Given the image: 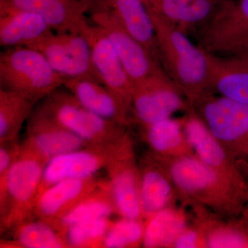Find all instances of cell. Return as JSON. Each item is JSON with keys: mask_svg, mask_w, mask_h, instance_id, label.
<instances>
[{"mask_svg": "<svg viewBox=\"0 0 248 248\" xmlns=\"http://www.w3.org/2000/svg\"><path fill=\"white\" fill-rule=\"evenodd\" d=\"M150 13L163 70L180 92L193 99L200 98L211 88L208 52L194 45L185 32L159 15Z\"/></svg>", "mask_w": 248, "mask_h": 248, "instance_id": "6da1fadb", "label": "cell"}, {"mask_svg": "<svg viewBox=\"0 0 248 248\" xmlns=\"http://www.w3.org/2000/svg\"><path fill=\"white\" fill-rule=\"evenodd\" d=\"M65 79L36 49L13 47L0 53V89L39 103L63 86Z\"/></svg>", "mask_w": 248, "mask_h": 248, "instance_id": "7a4b0ae2", "label": "cell"}, {"mask_svg": "<svg viewBox=\"0 0 248 248\" xmlns=\"http://www.w3.org/2000/svg\"><path fill=\"white\" fill-rule=\"evenodd\" d=\"M48 161L26 139L21 143L20 153L10 172L6 200L0 205L1 234L32 218L34 204Z\"/></svg>", "mask_w": 248, "mask_h": 248, "instance_id": "3957f363", "label": "cell"}, {"mask_svg": "<svg viewBox=\"0 0 248 248\" xmlns=\"http://www.w3.org/2000/svg\"><path fill=\"white\" fill-rule=\"evenodd\" d=\"M65 89L60 88L41 101L59 123L89 145L111 146L125 138L124 125L94 113Z\"/></svg>", "mask_w": 248, "mask_h": 248, "instance_id": "277c9868", "label": "cell"}, {"mask_svg": "<svg viewBox=\"0 0 248 248\" xmlns=\"http://www.w3.org/2000/svg\"><path fill=\"white\" fill-rule=\"evenodd\" d=\"M89 18L107 36L134 85L153 77L167 76L153 54L125 30L110 10L100 6Z\"/></svg>", "mask_w": 248, "mask_h": 248, "instance_id": "5b68a950", "label": "cell"}, {"mask_svg": "<svg viewBox=\"0 0 248 248\" xmlns=\"http://www.w3.org/2000/svg\"><path fill=\"white\" fill-rule=\"evenodd\" d=\"M43 54L65 79L89 78L102 83L93 60L89 41L81 32H55L30 46Z\"/></svg>", "mask_w": 248, "mask_h": 248, "instance_id": "8992f818", "label": "cell"}, {"mask_svg": "<svg viewBox=\"0 0 248 248\" xmlns=\"http://www.w3.org/2000/svg\"><path fill=\"white\" fill-rule=\"evenodd\" d=\"M125 138L126 136L111 146L89 145L54 156L46 166L37 198L48 187L60 181L95 176L99 170L106 169Z\"/></svg>", "mask_w": 248, "mask_h": 248, "instance_id": "52a82bcc", "label": "cell"}, {"mask_svg": "<svg viewBox=\"0 0 248 248\" xmlns=\"http://www.w3.org/2000/svg\"><path fill=\"white\" fill-rule=\"evenodd\" d=\"M98 0H0V11L23 10L40 15L55 32H82Z\"/></svg>", "mask_w": 248, "mask_h": 248, "instance_id": "ba28073f", "label": "cell"}, {"mask_svg": "<svg viewBox=\"0 0 248 248\" xmlns=\"http://www.w3.org/2000/svg\"><path fill=\"white\" fill-rule=\"evenodd\" d=\"M81 33L89 41L93 63L102 84L120 101L125 110L130 112L134 84L110 40L100 27L91 22Z\"/></svg>", "mask_w": 248, "mask_h": 248, "instance_id": "9c48e42d", "label": "cell"}, {"mask_svg": "<svg viewBox=\"0 0 248 248\" xmlns=\"http://www.w3.org/2000/svg\"><path fill=\"white\" fill-rule=\"evenodd\" d=\"M198 36L208 53L231 54L248 38V0H230Z\"/></svg>", "mask_w": 248, "mask_h": 248, "instance_id": "30bf717a", "label": "cell"}, {"mask_svg": "<svg viewBox=\"0 0 248 248\" xmlns=\"http://www.w3.org/2000/svg\"><path fill=\"white\" fill-rule=\"evenodd\" d=\"M179 90L167 76H155L134 85L132 109L137 120L146 127L184 108Z\"/></svg>", "mask_w": 248, "mask_h": 248, "instance_id": "8fae6325", "label": "cell"}, {"mask_svg": "<svg viewBox=\"0 0 248 248\" xmlns=\"http://www.w3.org/2000/svg\"><path fill=\"white\" fill-rule=\"evenodd\" d=\"M105 170L117 213L122 218L139 219L143 215L140 202V176L133 165L128 138Z\"/></svg>", "mask_w": 248, "mask_h": 248, "instance_id": "7c38bea8", "label": "cell"}, {"mask_svg": "<svg viewBox=\"0 0 248 248\" xmlns=\"http://www.w3.org/2000/svg\"><path fill=\"white\" fill-rule=\"evenodd\" d=\"M26 135V140L49 160L89 146L82 139L59 123L41 101L27 122Z\"/></svg>", "mask_w": 248, "mask_h": 248, "instance_id": "4fadbf2b", "label": "cell"}, {"mask_svg": "<svg viewBox=\"0 0 248 248\" xmlns=\"http://www.w3.org/2000/svg\"><path fill=\"white\" fill-rule=\"evenodd\" d=\"M96 176L60 181L44 191L35 201L32 218L56 227L59 221L100 185Z\"/></svg>", "mask_w": 248, "mask_h": 248, "instance_id": "5bb4252c", "label": "cell"}, {"mask_svg": "<svg viewBox=\"0 0 248 248\" xmlns=\"http://www.w3.org/2000/svg\"><path fill=\"white\" fill-rule=\"evenodd\" d=\"M202 112L217 140L242 143L248 150V105L223 97L205 99Z\"/></svg>", "mask_w": 248, "mask_h": 248, "instance_id": "9a60e30c", "label": "cell"}, {"mask_svg": "<svg viewBox=\"0 0 248 248\" xmlns=\"http://www.w3.org/2000/svg\"><path fill=\"white\" fill-rule=\"evenodd\" d=\"M230 0H156L148 10L186 35L200 32L213 21Z\"/></svg>", "mask_w": 248, "mask_h": 248, "instance_id": "2e32d148", "label": "cell"}, {"mask_svg": "<svg viewBox=\"0 0 248 248\" xmlns=\"http://www.w3.org/2000/svg\"><path fill=\"white\" fill-rule=\"evenodd\" d=\"M208 60L211 88L223 97L248 105V55L222 58L208 53Z\"/></svg>", "mask_w": 248, "mask_h": 248, "instance_id": "e0dca14e", "label": "cell"}, {"mask_svg": "<svg viewBox=\"0 0 248 248\" xmlns=\"http://www.w3.org/2000/svg\"><path fill=\"white\" fill-rule=\"evenodd\" d=\"M54 32L40 15L23 10L0 11V46L30 47Z\"/></svg>", "mask_w": 248, "mask_h": 248, "instance_id": "ac0fdd59", "label": "cell"}, {"mask_svg": "<svg viewBox=\"0 0 248 248\" xmlns=\"http://www.w3.org/2000/svg\"><path fill=\"white\" fill-rule=\"evenodd\" d=\"M98 1L103 7L110 10L125 30L159 62L154 22L149 10L141 0Z\"/></svg>", "mask_w": 248, "mask_h": 248, "instance_id": "d6986e66", "label": "cell"}, {"mask_svg": "<svg viewBox=\"0 0 248 248\" xmlns=\"http://www.w3.org/2000/svg\"><path fill=\"white\" fill-rule=\"evenodd\" d=\"M63 86L97 115L122 125L128 122V112L102 83L89 78H70L65 79Z\"/></svg>", "mask_w": 248, "mask_h": 248, "instance_id": "ffe728a7", "label": "cell"}, {"mask_svg": "<svg viewBox=\"0 0 248 248\" xmlns=\"http://www.w3.org/2000/svg\"><path fill=\"white\" fill-rule=\"evenodd\" d=\"M11 240L1 239V248H68L66 238L48 222L31 218L14 227Z\"/></svg>", "mask_w": 248, "mask_h": 248, "instance_id": "44dd1931", "label": "cell"}, {"mask_svg": "<svg viewBox=\"0 0 248 248\" xmlns=\"http://www.w3.org/2000/svg\"><path fill=\"white\" fill-rule=\"evenodd\" d=\"M115 213L117 210L110 183L108 180H104L97 188L62 217L57 223L56 228L65 236L68 227L89 220L110 218Z\"/></svg>", "mask_w": 248, "mask_h": 248, "instance_id": "7402d4cb", "label": "cell"}, {"mask_svg": "<svg viewBox=\"0 0 248 248\" xmlns=\"http://www.w3.org/2000/svg\"><path fill=\"white\" fill-rule=\"evenodd\" d=\"M37 104L19 93L0 89V143L19 139Z\"/></svg>", "mask_w": 248, "mask_h": 248, "instance_id": "603a6c76", "label": "cell"}, {"mask_svg": "<svg viewBox=\"0 0 248 248\" xmlns=\"http://www.w3.org/2000/svg\"><path fill=\"white\" fill-rule=\"evenodd\" d=\"M185 220L179 214L163 209L150 217L145 226L143 246L159 248L175 241L185 228Z\"/></svg>", "mask_w": 248, "mask_h": 248, "instance_id": "cb8c5ba5", "label": "cell"}, {"mask_svg": "<svg viewBox=\"0 0 248 248\" xmlns=\"http://www.w3.org/2000/svg\"><path fill=\"white\" fill-rule=\"evenodd\" d=\"M171 176L182 190L197 192L208 188L217 180L213 167L202 160L191 157L181 158L171 168Z\"/></svg>", "mask_w": 248, "mask_h": 248, "instance_id": "d4e9b609", "label": "cell"}, {"mask_svg": "<svg viewBox=\"0 0 248 248\" xmlns=\"http://www.w3.org/2000/svg\"><path fill=\"white\" fill-rule=\"evenodd\" d=\"M171 193L167 179L157 170L145 168L140 175V202L142 214L147 217L164 209Z\"/></svg>", "mask_w": 248, "mask_h": 248, "instance_id": "484cf974", "label": "cell"}, {"mask_svg": "<svg viewBox=\"0 0 248 248\" xmlns=\"http://www.w3.org/2000/svg\"><path fill=\"white\" fill-rule=\"evenodd\" d=\"M186 136L200 159L205 164L213 168L223 164L226 158L223 148L208 127L200 120L192 118L187 121Z\"/></svg>", "mask_w": 248, "mask_h": 248, "instance_id": "4316f807", "label": "cell"}, {"mask_svg": "<svg viewBox=\"0 0 248 248\" xmlns=\"http://www.w3.org/2000/svg\"><path fill=\"white\" fill-rule=\"evenodd\" d=\"M112 223L110 218H96L68 227L65 234L68 247L103 248L104 239Z\"/></svg>", "mask_w": 248, "mask_h": 248, "instance_id": "83f0119b", "label": "cell"}, {"mask_svg": "<svg viewBox=\"0 0 248 248\" xmlns=\"http://www.w3.org/2000/svg\"><path fill=\"white\" fill-rule=\"evenodd\" d=\"M145 128L147 141L156 153H165L172 151L182 143L181 124L170 117Z\"/></svg>", "mask_w": 248, "mask_h": 248, "instance_id": "f1b7e54d", "label": "cell"}, {"mask_svg": "<svg viewBox=\"0 0 248 248\" xmlns=\"http://www.w3.org/2000/svg\"><path fill=\"white\" fill-rule=\"evenodd\" d=\"M144 230L145 226L139 219L122 218L112 223L103 248L136 247L143 243Z\"/></svg>", "mask_w": 248, "mask_h": 248, "instance_id": "f546056e", "label": "cell"}, {"mask_svg": "<svg viewBox=\"0 0 248 248\" xmlns=\"http://www.w3.org/2000/svg\"><path fill=\"white\" fill-rule=\"evenodd\" d=\"M19 139L0 143V205L4 203L10 172L21 151Z\"/></svg>", "mask_w": 248, "mask_h": 248, "instance_id": "4dcf8cb0", "label": "cell"}, {"mask_svg": "<svg viewBox=\"0 0 248 248\" xmlns=\"http://www.w3.org/2000/svg\"><path fill=\"white\" fill-rule=\"evenodd\" d=\"M247 244L246 238L242 234L235 232H218L212 235L208 239L209 247L243 248Z\"/></svg>", "mask_w": 248, "mask_h": 248, "instance_id": "1f68e13d", "label": "cell"}, {"mask_svg": "<svg viewBox=\"0 0 248 248\" xmlns=\"http://www.w3.org/2000/svg\"><path fill=\"white\" fill-rule=\"evenodd\" d=\"M197 234L193 231L182 232L178 236L174 243V247L177 248H193L197 246Z\"/></svg>", "mask_w": 248, "mask_h": 248, "instance_id": "d6a6232c", "label": "cell"}, {"mask_svg": "<svg viewBox=\"0 0 248 248\" xmlns=\"http://www.w3.org/2000/svg\"><path fill=\"white\" fill-rule=\"evenodd\" d=\"M233 54L248 55V38L245 40L244 42H242L241 45L238 46L230 55H233Z\"/></svg>", "mask_w": 248, "mask_h": 248, "instance_id": "836d02e7", "label": "cell"}, {"mask_svg": "<svg viewBox=\"0 0 248 248\" xmlns=\"http://www.w3.org/2000/svg\"><path fill=\"white\" fill-rule=\"evenodd\" d=\"M141 1L146 5L148 9H149V8H151V6H153V4H154L156 0H141Z\"/></svg>", "mask_w": 248, "mask_h": 248, "instance_id": "e575fe53", "label": "cell"}]
</instances>
